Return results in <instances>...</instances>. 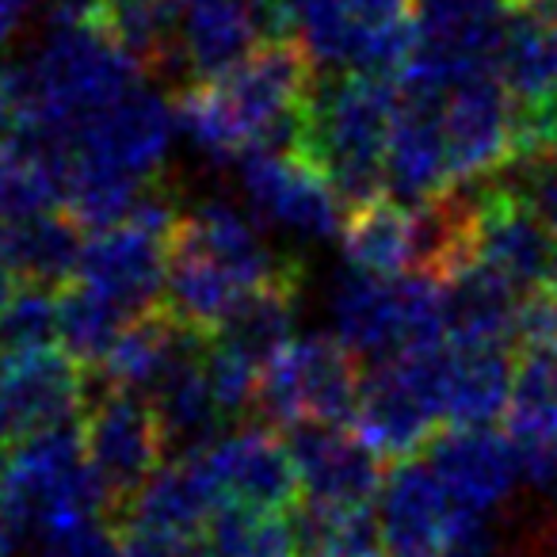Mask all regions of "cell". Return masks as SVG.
I'll use <instances>...</instances> for the list:
<instances>
[{"label":"cell","mask_w":557,"mask_h":557,"mask_svg":"<svg viewBox=\"0 0 557 557\" xmlns=\"http://www.w3.org/2000/svg\"><path fill=\"white\" fill-rule=\"evenodd\" d=\"M313 62L290 39H271L233 73L195 81L176 96L180 134L210 161H240L256 149H302L313 100Z\"/></svg>","instance_id":"6da1fadb"},{"label":"cell","mask_w":557,"mask_h":557,"mask_svg":"<svg viewBox=\"0 0 557 557\" xmlns=\"http://www.w3.org/2000/svg\"><path fill=\"white\" fill-rule=\"evenodd\" d=\"M4 73L20 103V141L50 153L126 100L146 70L103 24H73L54 27L39 50Z\"/></svg>","instance_id":"7a4b0ae2"},{"label":"cell","mask_w":557,"mask_h":557,"mask_svg":"<svg viewBox=\"0 0 557 557\" xmlns=\"http://www.w3.org/2000/svg\"><path fill=\"white\" fill-rule=\"evenodd\" d=\"M397 103L401 88L394 77L374 73H341L313 88L298 153L325 172L351 210L374 202L386 187V149Z\"/></svg>","instance_id":"3957f363"},{"label":"cell","mask_w":557,"mask_h":557,"mask_svg":"<svg viewBox=\"0 0 557 557\" xmlns=\"http://www.w3.org/2000/svg\"><path fill=\"white\" fill-rule=\"evenodd\" d=\"M108 508L111 496L88 466L85 440L73 424L27 435L0 455V516L24 542Z\"/></svg>","instance_id":"277c9868"},{"label":"cell","mask_w":557,"mask_h":557,"mask_svg":"<svg viewBox=\"0 0 557 557\" xmlns=\"http://www.w3.org/2000/svg\"><path fill=\"white\" fill-rule=\"evenodd\" d=\"M333 336L356 359H394L447 344L443 287L435 275L412 271L401 278H379L348 271L329 298Z\"/></svg>","instance_id":"5b68a950"},{"label":"cell","mask_w":557,"mask_h":557,"mask_svg":"<svg viewBox=\"0 0 557 557\" xmlns=\"http://www.w3.org/2000/svg\"><path fill=\"white\" fill-rule=\"evenodd\" d=\"M287 39L321 70L397 77L412 54L409 0H278Z\"/></svg>","instance_id":"8992f818"},{"label":"cell","mask_w":557,"mask_h":557,"mask_svg":"<svg viewBox=\"0 0 557 557\" xmlns=\"http://www.w3.org/2000/svg\"><path fill=\"white\" fill-rule=\"evenodd\" d=\"M180 202L161 184H149L134 214L108 230H92L81 248L77 283L92 287L131 318L157 313L169 278V240L180 222Z\"/></svg>","instance_id":"52a82bcc"},{"label":"cell","mask_w":557,"mask_h":557,"mask_svg":"<svg viewBox=\"0 0 557 557\" xmlns=\"http://www.w3.org/2000/svg\"><path fill=\"white\" fill-rule=\"evenodd\" d=\"M176 103L153 88H134L126 100L77 131L70 141L50 149L58 180L62 176H108L123 184L149 187L172 153L176 138ZM42 153V149H39Z\"/></svg>","instance_id":"ba28073f"},{"label":"cell","mask_w":557,"mask_h":557,"mask_svg":"<svg viewBox=\"0 0 557 557\" xmlns=\"http://www.w3.org/2000/svg\"><path fill=\"white\" fill-rule=\"evenodd\" d=\"M356 356L336 336H295L260 374L256 409L268 428H344L356 420Z\"/></svg>","instance_id":"9c48e42d"},{"label":"cell","mask_w":557,"mask_h":557,"mask_svg":"<svg viewBox=\"0 0 557 557\" xmlns=\"http://www.w3.org/2000/svg\"><path fill=\"white\" fill-rule=\"evenodd\" d=\"M504 32V4L496 0H435L417 20V39L397 88L420 96H447L478 73H496Z\"/></svg>","instance_id":"30bf717a"},{"label":"cell","mask_w":557,"mask_h":557,"mask_svg":"<svg viewBox=\"0 0 557 557\" xmlns=\"http://www.w3.org/2000/svg\"><path fill=\"white\" fill-rule=\"evenodd\" d=\"M245 210L256 222L302 240H329L344 230V199L329 176L295 149H256L237 161Z\"/></svg>","instance_id":"8fae6325"},{"label":"cell","mask_w":557,"mask_h":557,"mask_svg":"<svg viewBox=\"0 0 557 557\" xmlns=\"http://www.w3.org/2000/svg\"><path fill=\"white\" fill-rule=\"evenodd\" d=\"M356 435L379 458L409 462L420 447H428L440 420V405L432 394L428 348L382 359L374 371L363 374L356 409Z\"/></svg>","instance_id":"7c38bea8"},{"label":"cell","mask_w":557,"mask_h":557,"mask_svg":"<svg viewBox=\"0 0 557 557\" xmlns=\"http://www.w3.org/2000/svg\"><path fill=\"white\" fill-rule=\"evenodd\" d=\"M176 58L187 81H218L252 58L263 42L287 39L278 0H172Z\"/></svg>","instance_id":"4fadbf2b"},{"label":"cell","mask_w":557,"mask_h":557,"mask_svg":"<svg viewBox=\"0 0 557 557\" xmlns=\"http://www.w3.org/2000/svg\"><path fill=\"white\" fill-rule=\"evenodd\" d=\"M382 531V557H450L462 539L488 527L455 508L432 462H397L374 500Z\"/></svg>","instance_id":"5bb4252c"},{"label":"cell","mask_w":557,"mask_h":557,"mask_svg":"<svg viewBox=\"0 0 557 557\" xmlns=\"http://www.w3.org/2000/svg\"><path fill=\"white\" fill-rule=\"evenodd\" d=\"M81 440L88 466L108 488L111 508H126L138 496V488L164 466V447H169L153 405L146 397L115 394V389H103V397L92 405Z\"/></svg>","instance_id":"9a60e30c"},{"label":"cell","mask_w":557,"mask_h":557,"mask_svg":"<svg viewBox=\"0 0 557 557\" xmlns=\"http://www.w3.org/2000/svg\"><path fill=\"white\" fill-rule=\"evenodd\" d=\"M554 233L508 184L478 191L470 263H481L523 298L539 295L554 271Z\"/></svg>","instance_id":"2e32d148"},{"label":"cell","mask_w":557,"mask_h":557,"mask_svg":"<svg viewBox=\"0 0 557 557\" xmlns=\"http://www.w3.org/2000/svg\"><path fill=\"white\" fill-rule=\"evenodd\" d=\"M455 184L504 172L516 161V100L496 73H478L440 100Z\"/></svg>","instance_id":"e0dca14e"},{"label":"cell","mask_w":557,"mask_h":557,"mask_svg":"<svg viewBox=\"0 0 557 557\" xmlns=\"http://www.w3.org/2000/svg\"><path fill=\"white\" fill-rule=\"evenodd\" d=\"M207 478L214 481L222 504L287 511L302 496L298 466L290 443L278 440L271 428L245 424L237 432H222L207 450H199Z\"/></svg>","instance_id":"ac0fdd59"},{"label":"cell","mask_w":557,"mask_h":557,"mask_svg":"<svg viewBox=\"0 0 557 557\" xmlns=\"http://www.w3.org/2000/svg\"><path fill=\"white\" fill-rule=\"evenodd\" d=\"M85 409V374L70 356H0V455L27 435L65 428Z\"/></svg>","instance_id":"d6986e66"},{"label":"cell","mask_w":557,"mask_h":557,"mask_svg":"<svg viewBox=\"0 0 557 557\" xmlns=\"http://www.w3.org/2000/svg\"><path fill=\"white\" fill-rule=\"evenodd\" d=\"M290 455L302 481V500L321 508H371L382 493V458L344 428H295Z\"/></svg>","instance_id":"ffe728a7"},{"label":"cell","mask_w":557,"mask_h":557,"mask_svg":"<svg viewBox=\"0 0 557 557\" xmlns=\"http://www.w3.org/2000/svg\"><path fill=\"white\" fill-rule=\"evenodd\" d=\"M432 470L443 481L455 508L470 519H488L511 496L519 462L508 435L493 428H450L432 440Z\"/></svg>","instance_id":"44dd1931"},{"label":"cell","mask_w":557,"mask_h":557,"mask_svg":"<svg viewBox=\"0 0 557 557\" xmlns=\"http://www.w3.org/2000/svg\"><path fill=\"white\" fill-rule=\"evenodd\" d=\"M440 100L443 96H420L401 88L386 149V191L401 207H424L455 187Z\"/></svg>","instance_id":"7402d4cb"},{"label":"cell","mask_w":557,"mask_h":557,"mask_svg":"<svg viewBox=\"0 0 557 557\" xmlns=\"http://www.w3.org/2000/svg\"><path fill=\"white\" fill-rule=\"evenodd\" d=\"M508 443L519 462V478L531 485L557 481V356L527 351L511 374L508 397Z\"/></svg>","instance_id":"603a6c76"},{"label":"cell","mask_w":557,"mask_h":557,"mask_svg":"<svg viewBox=\"0 0 557 557\" xmlns=\"http://www.w3.org/2000/svg\"><path fill=\"white\" fill-rule=\"evenodd\" d=\"M443 318H447V344L455 348H496L504 351L519 336L523 302L504 278L485 271L481 263H462L440 278Z\"/></svg>","instance_id":"cb8c5ba5"},{"label":"cell","mask_w":557,"mask_h":557,"mask_svg":"<svg viewBox=\"0 0 557 557\" xmlns=\"http://www.w3.org/2000/svg\"><path fill=\"white\" fill-rule=\"evenodd\" d=\"M511 374L516 367L496 348H455L435 351V401L450 428H488L508 412Z\"/></svg>","instance_id":"d4e9b609"},{"label":"cell","mask_w":557,"mask_h":557,"mask_svg":"<svg viewBox=\"0 0 557 557\" xmlns=\"http://www.w3.org/2000/svg\"><path fill=\"white\" fill-rule=\"evenodd\" d=\"M202 348H207V333H199L187 344L184 356L172 363V371L164 374L153 394L146 397L157 412L164 443L176 447L180 455H199V450H207L210 443L222 435V424L230 420L207 382Z\"/></svg>","instance_id":"484cf974"},{"label":"cell","mask_w":557,"mask_h":557,"mask_svg":"<svg viewBox=\"0 0 557 557\" xmlns=\"http://www.w3.org/2000/svg\"><path fill=\"white\" fill-rule=\"evenodd\" d=\"M496 77L516 103H539L557 92V16L546 0H516L504 12Z\"/></svg>","instance_id":"4316f807"},{"label":"cell","mask_w":557,"mask_h":557,"mask_svg":"<svg viewBox=\"0 0 557 557\" xmlns=\"http://www.w3.org/2000/svg\"><path fill=\"white\" fill-rule=\"evenodd\" d=\"M222 508L214 481L207 478L199 455H180L172 462H164L146 485L138 488L131 504H126L123 523L153 527V531H172V534H191L202 539L210 516Z\"/></svg>","instance_id":"83f0119b"},{"label":"cell","mask_w":557,"mask_h":557,"mask_svg":"<svg viewBox=\"0 0 557 557\" xmlns=\"http://www.w3.org/2000/svg\"><path fill=\"white\" fill-rule=\"evenodd\" d=\"M341 248L351 271L379 278H401L420 271V225L417 210L394 199L363 202L341 230Z\"/></svg>","instance_id":"f1b7e54d"},{"label":"cell","mask_w":557,"mask_h":557,"mask_svg":"<svg viewBox=\"0 0 557 557\" xmlns=\"http://www.w3.org/2000/svg\"><path fill=\"white\" fill-rule=\"evenodd\" d=\"M195 336H199L195 329L176 325L164 310L134 318L111 356L103 359V386L115 394L149 397Z\"/></svg>","instance_id":"f546056e"},{"label":"cell","mask_w":557,"mask_h":557,"mask_svg":"<svg viewBox=\"0 0 557 557\" xmlns=\"http://www.w3.org/2000/svg\"><path fill=\"white\" fill-rule=\"evenodd\" d=\"M81 248L85 240L77 233V222L62 210H42L0 230V252L9 256L12 271L27 287H58L77 275Z\"/></svg>","instance_id":"4dcf8cb0"},{"label":"cell","mask_w":557,"mask_h":557,"mask_svg":"<svg viewBox=\"0 0 557 557\" xmlns=\"http://www.w3.org/2000/svg\"><path fill=\"white\" fill-rule=\"evenodd\" d=\"M295 318H298V283H275V287L252 290L222 325L214 336L222 348L237 351L252 367H268L278 351L295 341Z\"/></svg>","instance_id":"1f68e13d"},{"label":"cell","mask_w":557,"mask_h":557,"mask_svg":"<svg viewBox=\"0 0 557 557\" xmlns=\"http://www.w3.org/2000/svg\"><path fill=\"white\" fill-rule=\"evenodd\" d=\"M207 557H302L295 519L283 511L222 504L202 531Z\"/></svg>","instance_id":"d6a6232c"},{"label":"cell","mask_w":557,"mask_h":557,"mask_svg":"<svg viewBox=\"0 0 557 557\" xmlns=\"http://www.w3.org/2000/svg\"><path fill=\"white\" fill-rule=\"evenodd\" d=\"M131 313L119 310L103 295H96L85 283H73L58 298V344L77 367H103L119 336L131 325Z\"/></svg>","instance_id":"836d02e7"},{"label":"cell","mask_w":557,"mask_h":557,"mask_svg":"<svg viewBox=\"0 0 557 557\" xmlns=\"http://www.w3.org/2000/svg\"><path fill=\"white\" fill-rule=\"evenodd\" d=\"M302 557H382L379 516L371 508H321L306 504L295 516Z\"/></svg>","instance_id":"e575fe53"},{"label":"cell","mask_w":557,"mask_h":557,"mask_svg":"<svg viewBox=\"0 0 557 557\" xmlns=\"http://www.w3.org/2000/svg\"><path fill=\"white\" fill-rule=\"evenodd\" d=\"M54 207H62V191H58V172L50 157L20 138L4 141L0 146V230Z\"/></svg>","instance_id":"d590c367"},{"label":"cell","mask_w":557,"mask_h":557,"mask_svg":"<svg viewBox=\"0 0 557 557\" xmlns=\"http://www.w3.org/2000/svg\"><path fill=\"white\" fill-rule=\"evenodd\" d=\"M58 344V298L50 287H20L0 310V356L50 351Z\"/></svg>","instance_id":"8d00e7d4"},{"label":"cell","mask_w":557,"mask_h":557,"mask_svg":"<svg viewBox=\"0 0 557 557\" xmlns=\"http://www.w3.org/2000/svg\"><path fill=\"white\" fill-rule=\"evenodd\" d=\"M39 557H119V531H111L100 516L77 519L70 527L27 542Z\"/></svg>","instance_id":"74e56055"},{"label":"cell","mask_w":557,"mask_h":557,"mask_svg":"<svg viewBox=\"0 0 557 557\" xmlns=\"http://www.w3.org/2000/svg\"><path fill=\"white\" fill-rule=\"evenodd\" d=\"M508 187L523 195L527 207L546 222V230L557 237V157H539V161L508 164Z\"/></svg>","instance_id":"f35d334b"},{"label":"cell","mask_w":557,"mask_h":557,"mask_svg":"<svg viewBox=\"0 0 557 557\" xmlns=\"http://www.w3.org/2000/svg\"><path fill=\"white\" fill-rule=\"evenodd\" d=\"M119 557H207V546H202V539H191V534L119 523Z\"/></svg>","instance_id":"ab89813d"},{"label":"cell","mask_w":557,"mask_h":557,"mask_svg":"<svg viewBox=\"0 0 557 557\" xmlns=\"http://www.w3.org/2000/svg\"><path fill=\"white\" fill-rule=\"evenodd\" d=\"M519 341H527V348H534V351H554L557 356V260L546 278V287L523 302Z\"/></svg>","instance_id":"60d3db41"},{"label":"cell","mask_w":557,"mask_h":557,"mask_svg":"<svg viewBox=\"0 0 557 557\" xmlns=\"http://www.w3.org/2000/svg\"><path fill=\"white\" fill-rule=\"evenodd\" d=\"M16 138H20V103H16V92H12L9 73L0 65V146Z\"/></svg>","instance_id":"b9f144b4"},{"label":"cell","mask_w":557,"mask_h":557,"mask_svg":"<svg viewBox=\"0 0 557 557\" xmlns=\"http://www.w3.org/2000/svg\"><path fill=\"white\" fill-rule=\"evenodd\" d=\"M16 283H20V275L12 271V263H9V256L0 252V310L12 302V295H16Z\"/></svg>","instance_id":"7bdbcfd3"},{"label":"cell","mask_w":557,"mask_h":557,"mask_svg":"<svg viewBox=\"0 0 557 557\" xmlns=\"http://www.w3.org/2000/svg\"><path fill=\"white\" fill-rule=\"evenodd\" d=\"M20 546H27L24 539H20L16 531L9 527V519L0 516V554H9V549H20Z\"/></svg>","instance_id":"ee69618b"},{"label":"cell","mask_w":557,"mask_h":557,"mask_svg":"<svg viewBox=\"0 0 557 557\" xmlns=\"http://www.w3.org/2000/svg\"><path fill=\"white\" fill-rule=\"evenodd\" d=\"M16 20H9V16H4V12H0V47H4V42H9L12 39V32H16Z\"/></svg>","instance_id":"f6af8a7d"},{"label":"cell","mask_w":557,"mask_h":557,"mask_svg":"<svg viewBox=\"0 0 557 557\" xmlns=\"http://www.w3.org/2000/svg\"><path fill=\"white\" fill-rule=\"evenodd\" d=\"M546 4H549V9H554V16H557V0H546Z\"/></svg>","instance_id":"bcb514c9"},{"label":"cell","mask_w":557,"mask_h":557,"mask_svg":"<svg viewBox=\"0 0 557 557\" xmlns=\"http://www.w3.org/2000/svg\"><path fill=\"white\" fill-rule=\"evenodd\" d=\"M496 4H516V0H496Z\"/></svg>","instance_id":"7dc6e473"},{"label":"cell","mask_w":557,"mask_h":557,"mask_svg":"<svg viewBox=\"0 0 557 557\" xmlns=\"http://www.w3.org/2000/svg\"><path fill=\"white\" fill-rule=\"evenodd\" d=\"M420 4H435V0H420Z\"/></svg>","instance_id":"c3c4849f"},{"label":"cell","mask_w":557,"mask_h":557,"mask_svg":"<svg viewBox=\"0 0 557 557\" xmlns=\"http://www.w3.org/2000/svg\"><path fill=\"white\" fill-rule=\"evenodd\" d=\"M108 4H115V0H108Z\"/></svg>","instance_id":"681fc988"}]
</instances>
